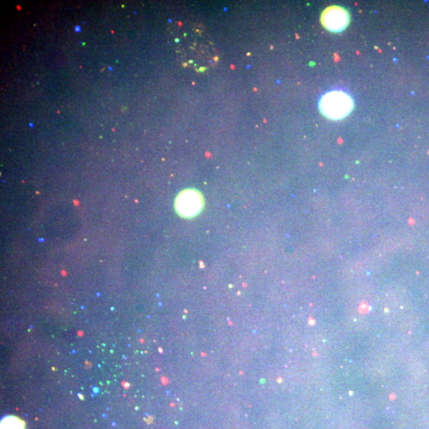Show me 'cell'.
Here are the masks:
<instances>
[{"label": "cell", "mask_w": 429, "mask_h": 429, "mask_svg": "<svg viewBox=\"0 0 429 429\" xmlns=\"http://www.w3.org/2000/svg\"><path fill=\"white\" fill-rule=\"evenodd\" d=\"M319 109L322 115L329 120H343L352 113L354 107L353 97L343 90H331L326 92L320 99Z\"/></svg>", "instance_id": "6da1fadb"}, {"label": "cell", "mask_w": 429, "mask_h": 429, "mask_svg": "<svg viewBox=\"0 0 429 429\" xmlns=\"http://www.w3.org/2000/svg\"><path fill=\"white\" fill-rule=\"evenodd\" d=\"M204 206L203 195L196 189L181 191L175 199V210L184 219H192L199 215Z\"/></svg>", "instance_id": "7a4b0ae2"}, {"label": "cell", "mask_w": 429, "mask_h": 429, "mask_svg": "<svg viewBox=\"0 0 429 429\" xmlns=\"http://www.w3.org/2000/svg\"><path fill=\"white\" fill-rule=\"evenodd\" d=\"M321 20L325 29L333 33H339L349 25V12L342 6L334 5L323 11Z\"/></svg>", "instance_id": "3957f363"}, {"label": "cell", "mask_w": 429, "mask_h": 429, "mask_svg": "<svg viewBox=\"0 0 429 429\" xmlns=\"http://www.w3.org/2000/svg\"><path fill=\"white\" fill-rule=\"evenodd\" d=\"M1 429H24V424L17 417H6L1 422Z\"/></svg>", "instance_id": "277c9868"}]
</instances>
